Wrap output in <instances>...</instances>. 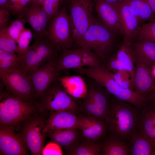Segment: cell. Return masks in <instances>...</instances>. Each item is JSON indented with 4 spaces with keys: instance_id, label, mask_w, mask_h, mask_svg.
Here are the masks:
<instances>
[{
    "instance_id": "obj_5",
    "label": "cell",
    "mask_w": 155,
    "mask_h": 155,
    "mask_svg": "<svg viewBox=\"0 0 155 155\" xmlns=\"http://www.w3.org/2000/svg\"><path fill=\"white\" fill-rule=\"evenodd\" d=\"M0 89V126L13 127L32 115L36 107L35 104L21 100L5 88Z\"/></svg>"
},
{
    "instance_id": "obj_26",
    "label": "cell",
    "mask_w": 155,
    "mask_h": 155,
    "mask_svg": "<svg viewBox=\"0 0 155 155\" xmlns=\"http://www.w3.org/2000/svg\"><path fill=\"white\" fill-rule=\"evenodd\" d=\"M59 79L66 90L77 98H84L87 94V86L84 80L79 76L61 78Z\"/></svg>"
},
{
    "instance_id": "obj_18",
    "label": "cell",
    "mask_w": 155,
    "mask_h": 155,
    "mask_svg": "<svg viewBox=\"0 0 155 155\" xmlns=\"http://www.w3.org/2000/svg\"><path fill=\"white\" fill-rule=\"evenodd\" d=\"M133 86L134 91L144 98L155 88V79L152 74L151 68L136 57Z\"/></svg>"
},
{
    "instance_id": "obj_19",
    "label": "cell",
    "mask_w": 155,
    "mask_h": 155,
    "mask_svg": "<svg viewBox=\"0 0 155 155\" xmlns=\"http://www.w3.org/2000/svg\"><path fill=\"white\" fill-rule=\"evenodd\" d=\"M94 7L100 21L116 34H122L118 12L116 6L101 0H93Z\"/></svg>"
},
{
    "instance_id": "obj_33",
    "label": "cell",
    "mask_w": 155,
    "mask_h": 155,
    "mask_svg": "<svg viewBox=\"0 0 155 155\" xmlns=\"http://www.w3.org/2000/svg\"><path fill=\"white\" fill-rule=\"evenodd\" d=\"M7 27L0 28V49L16 53L17 44L9 34Z\"/></svg>"
},
{
    "instance_id": "obj_16",
    "label": "cell",
    "mask_w": 155,
    "mask_h": 155,
    "mask_svg": "<svg viewBox=\"0 0 155 155\" xmlns=\"http://www.w3.org/2000/svg\"><path fill=\"white\" fill-rule=\"evenodd\" d=\"M89 78L90 80L86 82L87 86V94L95 104L94 118L104 119L110 104L111 94L98 83Z\"/></svg>"
},
{
    "instance_id": "obj_44",
    "label": "cell",
    "mask_w": 155,
    "mask_h": 155,
    "mask_svg": "<svg viewBox=\"0 0 155 155\" xmlns=\"http://www.w3.org/2000/svg\"><path fill=\"white\" fill-rule=\"evenodd\" d=\"M104 1L107 3L111 4L116 5H117L124 0H101Z\"/></svg>"
},
{
    "instance_id": "obj_41",
    "label": "cell",
    "mask_w": 155,
    "mask_h": 155,
    "mask_svg": "<svg viewBox=\"0 0 155 155\" xmlns=\"http://www.w3.org/2000/svg\"><path fill=\"white\" fill-rule=\"evenodd\" d=\"M16 61L0 60V69L14 68Z\"/></svg>"
},
{
    "instance_id": "obj_21",
    "label": "cell",
    "mask_w": 155,
    "mask_h": 155,
    "mask_svg": "<svg viewBox=\"0 0 155 155\" xmlns=\"http://www.w3.org/2000/svg\"><path fill=\"white\" fill-rule=\"evenodd\" d=\"M79 118V129L82 131L83 137L88 141L93 142L106 133L107 129L104 119L84 116Z\"/></svg>"
},
{
    "instance_id": "obj_42",
    "label": "cell",
    "mask_w": 155,
    "mask_h": 155,
    "mask_svg": "<svg viewBox=\"0 0 155 155\" xmlns=\"http://www.w3.org/2000/svg\"><path fill=\"white\" fill-rule=\"evenodd\" d=\"M0 9L7 10L12 14L10 0H0Z\"/></svg>"
},
{
    "instance_id": "obj_35",
    "label": "cell",
    "mask_w": 155,
    "mask_h": 155,
    "mask_svg": "<svg viewBox=\"0 0 155 155\" xmlns=\"http://www.w3.org/2000/svg\"><path fill=\"white\" fill-rule=\"evenodd\" d=\"M26 22L24 19L18 17L10 22L8 26V30L11 36L16 43L20 36L25 28Z\"/></svg>"
},
{
    "instance_id": "obj_48",
    "label": "cell",
    "mask_w": 155,
    "mask_h": 155,
    "mask_svg": "<svg viewBox=\"0 0 155 155\" xmlns=\"http://www.w3.org/2000/svg\"><path fill=\"white\" fill-rule=\"evenodd\" d=\"M152 155H155V148L152 153Z\"/></svg>"
},
{
    "instance_id": "obj_27",
    "label": "cell",
    "mask_w": 155,
    "mask_h": 155,
    "mask_svg": "<svg viewBox=\"0 0 155 155\" xmlns=\"http://www.w3.org/2000/svg\"><path fill=\"white\" fill-rule=\"evenodd\" d=\"M100 154L103 155H130V149L126 141L111 135L101 145Z\"/></svg>"
},
{
    "instance_id": "obj_15",
    "label": "cell",
    "mask_w": 155,
    "mask_h": 155,
    "mask_svg": "<svg viewBox=\"0 0 155 155\" xmlns=\"http://www.w3.org/2000/svg\"><path fill=\"white\" fill-rule=\"evenodd\" d=\"M135 128L155 147V102L146 100L140 111Z\"/></svg>"
},
{
    "instance_id": "obj_46",
    "label": "cell",
    "mask_w": 155,
    "mask_h": 155,
    "mask_svg": "<svg viewBox=\"0 0 155 155\" xmlns=\"http://www.w3.org/2000/svg\"><path fill=\"white\" fill-rule=\"evenodd\" d=\"M151 70L152 74L155 79V64L152 67Z\"/></svg>"
},
{
    "instance_id": "obj_31",
    "label": "cell",
    "mask_w": 155,
    "mask_h": 155,
    "mask_svg": "<svg viewBox=\"0 0 155 155\" xmlns=\"http://www.w3.org/2000/svg\"><path fill=\"white\" fill-rule=\"evenodd\" d=\"M135 40L148 41L155 43V17L140 26Z\"/></svg>"
},
{
    "instance_id": "obj_38",
    "label": "cell",
    "mask_w": 155,
    "mask_h": 155,
    "mask_svg": "<svg viewBox=\"0 0 155 155\" xmlns=\"http://www.w3.org/2000/svg\"><path fill=\"white\" fill-rule=\"evenodd\" d=\"M84 98V100L83 103L84 110L88 115V117L94 118L95 106L93 101L87 94Z\"/></svg>"
},
{
    "instance_id": "obj_12",
    "label": "cell",
    "mask_w": 155,
    "mask_h": 155,
    "mask_svg": "<svg viewBox=\"0 0 155 155\" xmlns=\"http://www.w3.org/2000/svg\"><path fill=\"white\" fill-rule=\"evenodd\" d=\"M17 16L24 19L31 26L34 38L47 37L49 20L42 5L30 1Z\"/></svg>"
},
{
    "instance_id": "obj_32",
    "label": "cell",
    "mask_w": 155,
    "mask_h": 155,
    "mask_svg": "<svg viewBox=\"0 0 155 155\" xmlns=\"http://www.w3.org/2000/svg\"><path fill=\"white\" fill-rule=\"evenodd\" d=\"M112 73L115 81L121 87L129 88L134 91L133 80L129 72L125 70H120Z\"/></svg>"
},
{
    "instance_id": "obj_47",
    "label": "cell",
    "mask_w": 155,
    "mask_h": 155,
    "mask_svg": "<svg viewBox=\"0 0 155 155\" xmlns=\"http://www.w3.org/2000/svg\"><path fill=\"white\" fill-rule=\"evenodd\" d=\"M44 1V0H31V1H32L42 5Z\"/></svg>"
},
{
    "instance_id": "obj_4",
    "label": "cell",
    "mask_w": 155,
    "mask_h": 155,
    "mask_svg": "<svg viewBox=\"0 0 155 155\" xmlns=\"http://www.w3.org/2000/svg\"><path fill=\"white\" fill-rule=\"evenodd\" d=\"M116 35L100 20L94 18L83 35L80 47L90 49L105 64L116 49Z\"/></svg>"
},
{
    "instance_id": "obj_39",
    "label": "cell",
    "mask_w": 155,
    "mask_h": 155,
    "mask_svg": "<svg viewBox=\"0 0 155 155\" xmlns=\"http://www.w3.org/2000/svg\"><path fill=\"white\" fill-rule=\"evenodd\" d=\"M11 13L7 10L0 9V28L8 27Z\"/></svg>"
},
{
    "instance_id": "obj_45",
    "label": "cell",
    "mask_w": 155,
    "mask_h": 155,
    "mask_svg": "<svg viewBox=\"0 0 155 155\" xmlns=\"http://www.w3.org/2000/svg\"><path fill=\"white\" fill-rule=\"evenodd\" d=\"M155 16V0H147Z\"/></svg>"
},
{
    "instance_id": "obj_23",
    "label": "cell",
    "mask_w": 155,
    "mask_h": 155,
    "mask_svg": "<svg viewBox=\"0 0 155 155\" xmlns=\"http://www.w3.org/2000/svg\"><path fill=\"white\" fill-rule=\"evenodd\" d=\"M78 129L52 130L47 131L46 133L53 142L70 150L79 144V135Z\"/></svg>"
},
{
    "instance_id": "obj_25",
    "label": "cell",
    "mask_w": 155,
    "mask_h": 155,
    "mask_svg": "<svg viewBox=\"0 0 155 155\" xmlns=\"http://www.w3.org/2000/svg\"><path fill=\"white\" fill-rule=\"evenodd\" d=\"M128 140L130 143V155H152L155 148L150 142L135 128Z\"/></svg>"
},
{
    "instance_id": "obj_2",
    "label": "cell",
    "mask_w": 155,
    "mask_h": 155,
    "mask_svg": "<svg viewBox=\"0 0 155 155\" xmlns=\"http://www.w3.org/2000/svg\"><path fill=\"white\" fill-rule=\"evenodd\" d=\"M75 70L78 73L86 75L96 81L111 94L139 110L146 101L145 98L133 90L121 87L115 81L112 72L104 65L97 67H83Z\"/></svg>"
},
{
    "instance_id": "obj_20",
    "label": "cell",
    "mask_w": 155,
    "mask_h": 155,
    "mask_svg": "<svg viewBox=\"0 0 155 155\" xmlns=\"http://www.w3.org/2000/svg\"><path fill=\"white\" fill-rule=\"evenodd\" d=\"M80 120L73 112L63 111L52 113L46 120L44 131L69 129H79Z\"/></svg>"
},
{
    "instance_id": "obj_43",
    "label": "cell",
    "mask_w": 155,
    "mask_h": 155,
    "mask_svg": "<svg viewBox=\"0 0 155 155\" xmlns=\"http://www.w3.org/2000/svg\"><path fill=\"white\" fill-rule=\"evenodd\" d=\"M145 98L146 100H149L155 102V88L147 94Z\"/></svg>"
},
{
    "instance_id": "obj_30",
    "label": "cell",
    "mask_w": 155,
    "mask_h": 155,
    "mask_svg": "<svg viewBox=\"0 0 155 155\" xmlns=\"http://www.w3.org/2000/svg\"><path fill=\"white\" fill-rule=\"evenodd\" d=\"M83 67H94L104 65L100 58L89 48L84 47H80Z\"/></svg>"
},
{
    "instance_id": "obj_9",
    "label": "cell",
    "mask_w": 155,
    "mask_h": 155,
    "mask_svg": "<svg viewBox=\"0 0 155 155\" xmlns=\"http://www.w3.org/2000/svg\"><path fill=\"white\" fill-rule=\"evenodd\" d=\"M0 78L5 88L21 100L35 104L36 100L31 79L16 68L0 69Z\"/></svg>"
},
{
    "instance_id": "obj_36",
    "label": "cell",
    "mask_w": 155,
    "mask_h": 155,
    "mask_svg": "<svg viewBox=\"0 0 155 155\" xmlns=\"http://www.w3.org/2000/svg\"><path fill=\"white\" fill-rule=\"evenodd\" d=\"M33 37L31 30L25 28L22 32L17 43L16 53L20 55L24 53L28 49Z\"/></svg>"
},
{
    "instance_id": "obj_37",
    "label": "cell",
    "mask_w": 155,
    "mask_h": 155,
    "mask_svg": "<svg viewBox=\"0 0 155 155\" xmlns=\"http://www.w3.org/2000/svg\"><path fill=\"white\" fill-rule=\"evenodd\" d=\"M42 155H59L63 154L60 146L54 142H50L43 148L42 151Z\"/></svg>"
},
{
    "instance_id": "obj_6",
    "label": "cell",
    "mask_w": 155,
    "mask_h": 155,
    "mask_svg": "<svg viewBox=\"0 0 155 155\" xmlns=\"http://www.w3.org/2000/svg\"><path fill=\"white\" fill-rule=\"evenodd\" d=\"M59 78L51 84L36 102V107L43 113L63 111L73 112L78 108L77 98L66 90Z\"/></svg>"
},
{
    "instance_id": "obj_29",
    "label": "cell",
    "mask_w": 155,
    "mask_h": 155,
    "mask_svg": "<svg viewBox=\"0 0 155 155\" xmlns=\"http://www.w3.org/2000/svg\"><path fill=\"white\" fill-rule=\"evenodd\" d=\"M70 150L71 155H98L100 154L101 146L93 142L88 141L79 144Z\"/></svg>"
},
{
    "instance_id": "obj_10",
    "label": "cell",
    "mask_w": 155,
    "mask_h": 155,
    "mask_svg": "<svg viewBox=\"0 0 155 155\" xmlns=\"http://www.w3.org/2000/svg\"><path fill=\"white\" fill-rule=\"evenodd\" d=\"M46 120L40 116H30L24 122L19 136L32 154L41 155L43 148Z\"/></svg>"
},
{
    "instance_id": "obj_1",
    "label": "cell",
    "mask_w": 155,
    "mask_h": 155,
    "mask_svg": "<svg viewBox=\"0 0 155 155\" xmlns=\"http://www.w3.org/2000/svg\"><path fill=\"white\" fill-rule=\"evenodd\" d=\"M140 110L111 94L110 104L104 118L107 131L111 135L128 140L136 127Z\"/></svg>"
},
{
    "instance_id": "obj_40",
    "label": "cell",
    "mask_w": 155,
    "mask_h": 155,
    "mask_svg": "<svg viewBox=\"0 0 155 155\" xmlns=\"http://www.w3.org/2000/svg\"><path fill=\"white\" fill-rule=\"evenodd\" d=\"M17 58L15 53L0 49V60L16 61Z\"/></svg>"
},
{
    "instance_id": "obj_17",
    "label": "cell",
    "mask_w": 155,
    "mask_h": 155,
    "mask_svg": "<svg viewBox=\"0 0 155 155\" xmlns=\"http://www.w3.org/2000/svg\"><path fill=\"white\" fill-rule=\"evenodd\" d=\"M118 11L123 40L132 42L136 38L140 24L130 9L127 0L115 5Z\"/></svg>"
},
{
    "instance_id": "obj_22",
    "label": "cell",
    "mask_w": 155,
    "mask_h": 155,
    "mask_svg": "<svg viewBox=\"0 0 155 155\" xmlns=\"http://www.w3.org/2000/svg\"><path fill=\"white\" fill-rule=\"evenodd\" d=\"M56 66L60 72L65 69H75L83 67L80 48L71 49L70 48L60 50L57 57Z\"/></svg>"
},
{
    "instance_id": "obj_24",
    "label": "cell",
    "mask_w": 155,
    "mask_h": 155,
    "mask_svg": "<svg viewBox=\"0 0 155 155\" xmlns=\"http://www.w3.org/2000/svg\"><path fill=\"white\" fill-rule=\"evenodd\" d=\"M132 45L136 59L151 68L155 64V43L135 40Z\"/></svg>"
},
{
    "instance_id": "obj_13",
    "label": "cell",
    "mask_w": 155,
    "mask_h": 155,
    "mask_svg": "<svg viewBox=\"0 0 155 155\" xmlns=\"http://www.w3.org/2000/svg\"><path fill=\"white\" fill-rule=\"evenodd\" d=\"M57 55L40 66L30 78L34 88L36 102L51 84L59 77L60 72L56 66Z\"/></svg>"
},
{
    "instance_id": "obj_3",
    "label": "cell",
    "mask_w": 155,
    "mask_h": 155,
    "mask_svg": "<svg viewBox=\"0 0 155 155\" xmlns=\"http://www.w3.org/2000/svg\"><path fill=\"white\" fill-rule=\"evenodd\" d=\"M34 39L26 51L18 55L14 67L30 78L40 66L57 56L59 51L46 37Z\"/></svg>"
},
{
    "instance_id": "obj_14",
    "label": "cell",
    "mask_w": 155,
    "mask_h": 155,
    "mask_svg": "<svg viewBox=\"0 0 155 155\" xmlns=\"http://www.w3.org/2000/svg\"><path fill=\"white\" fill-rule=\"evenodd\" d=\"M26 146L14 131L13 127L0 126V155H27Z\"/></svg>"
},
{
    "instance_id": "obj_7",
    "label": "cell",
    "mask_w": 155,
    "mask_h": 155,
    "mask_svg": "<svg viewBox=\"0 0 155 155\" xmlns=\"http://www.w3.org/2000/svg\"><path fill=\"white\" fill-rule=\"evenodd\" d=\"M74 42L80 47L83 37L94 17L93 0H66Z\"/></svg>"
},
{
    "instance_id": "obj_28",
    "label": "cell",
    "mask_w": 155,
    "mask_h": 155,
    "mask_svg": "<svg viewBox=\"0 0 155 155\" xmlns=\"http://www.w3.org/2000/svg\"><path fill=\"white\" fill-rule=\"evenodd\" d=\"M127 0L131 11L140 24L155 17L147 0Z\"/></svg>"
},
{
    "instance_id": "obj_8",
    "label": "cell",
    "mask_w": 155,
    "mask_h": 155,
    "mask_svg": "<svg viewBox=\"0 0 155 155\" xmlns=\"http://www.w3.org/2000/svg\"><path fill=\"white\" fill-rule=\"evenodd\" d=\"M46 30V37L59 51L73 46L72 27L66 0L58 14L49 22Z\"/></svg>"
},
{
    "instance_id": "obj_11",
    "label": "cell",
    "mask_w": 155,
    "mask_h": 155,
    "mask_svg": "<svg viewBox=\"0 0 155 155\" xmlns=\"http://www.w3.org/2000/svg\"><path fill=\"white\" fill-rule=\"evenodd\" d=\"M135 60V56L132 42L123 40L104 65L107 69L112 72L120 70L128 71L131 73L133 82Z\"/></svg>"
},
{
    "instance_id": "obj_34",
    "label": "cell",
    "mask_w": 155,
    "mask_h": 155,
    "mask_svg": "<svg viewBox=\"0 0 155 155\" xmlns=\"http://www.w3.org/2000/svg\"><path fill=\"white\" fill-rule=\"evenodd\" d=\"M66 0H44L42 5L48 16L49 22L59 13Z\"/></svg>"
}]
</instances>
